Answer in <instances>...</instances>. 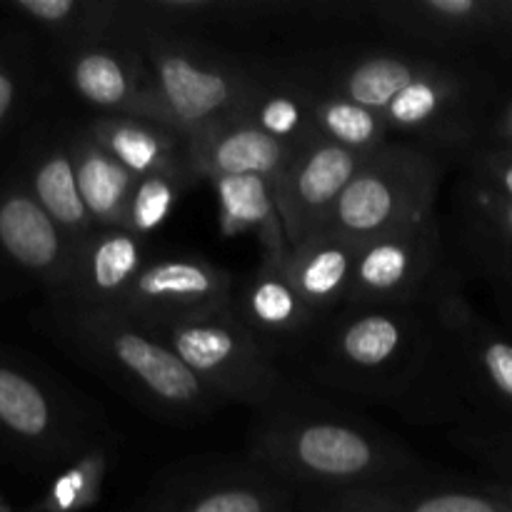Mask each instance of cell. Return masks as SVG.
<instances>
[{
  "mask_svg": "<svg viewBox=\"0 0 512 512\" xmlns=\"http://www.w3.org/2000/svg\"><path fill=\"white\" fill-rule=\"evenodd\" d=\"M248 458L303 490H350L428 473L423 460L380 425L290 390L258 410Z\"/></svg>",
  "mask_w": 512,
  "mask_h": 512,
  "instance_id": "1",
  "label": "cell"
},
{
  "mask_svg": "<svg viewBox=\"0 0 512 512\" xmlns=\"http://www.w3.org/2000/svg\"><path fill=\"white\" fill-rule=\"evenodd\" d=\"M33 323L70 358L155 418L198 423L223 405L155 330L123 310L45 300Z\"/></svg>",
  "mask_w": 512,
  "mask_h": 512,
  "instance_id": "2",
  "label": "cell"
},
{
  "mask_svg": "<svg viewBox=\"0 0 512 512\" xmlns=\"http://www.w3.org/2000/svg\"><path fill=\"white\" fill-rule=\"evenodd\" d=\"M433 330L430 295L408 305L343 308L323 320L298 360L325 388L400 410L423 375Z\"/></svg>",
  "mask_w": 512,
  "mask_h": 512,
  "instance_id": "3",
  "label": "cell"
},
{
  "mask_svg": "<svg viewBox=\"0 0 512 512\" xmlns=\"http://www.w3.org/2000/svg\"><path fill=\"white\" fill-rule=\"evenodd\" d=\"M430 308L433 348L400 413L413 423H453L485 405L512 410L510 340L475 315L448 270L430 293Z\"/></svg>",
  "mask_w": 512,
  "mask_h": 512,
  "instance_id": "4",
  "label": "cell"
},
{
  "mask_svg": "<svg viewBox=\"0 0 512 512\" xmlns=\"http://www.w3.org/2000/svg\"><path fill=\"white\" fill-rule=\"evenodd\" d=\"M100 448V418L63 378L0 343V463L48 473Z\"/></svg>",
  "mask_w": 512,
  "mask_h": 512,
  "instance_id": "5",
  "label": "cell"
},
{
  "mask_svg": "<svg viewBox=\"0 0 512 512\" xmlns=\"http://www.w3.org/2000/svg\"><path fill=\"white\" fill-rule=\"evenodd\" d=\"M133 28L165 125L185 138L245 115L263 90L248 70L180 38L173 28L135 18Z\"/></svg>",
  "mask_w": 512,
  "mask_h": 512,
  "instance_id": "6",
  "label": "cell"
},
{
  "mask_svg": "<svg viewBox=\"0 0 512 512\" xmlns=\"http://www.w3.org/2000/svg\"><path fill=\"white\" fill-rule=\"evenodd\" d=\"M443 160L428 148L388 140L365 158L320 233L363 245L435 215Z\"/></svg>",
  "mask_w": 512,
  "mask_h": 512,
  "instance_id": "7",
  "label": "cell"
},
{
  "mask_svg": "<svg viewBox=\"0 0 512 512\" xmlns=\"http://www.w3.org/2000/svg\"><path fill=\"white\" fill-rule=\"evenodd\" d=\"M158 335L223 405L263 410L295 390L280 360L250 333L230 303L200 318L168 325Z\"/></svg>",
  "mask_w": 512,
  "mask_h": 512,
  "instance_id": "8",
  "label": "cell"
},
{
  "mask_svg": "<svg viewBox=\"0 0 512 512\" xmlns=\"http://www.w3.org/2000/svg\"><path fill=\"white\" fill-rule=\"evenodd\" d=\"M298 490L250 458L170 465L128 512H295Z\"/></svg>",
  "mask_w": 512,
  "mask_h": 512,
  "instance_id": "9",
  "label": "cell"
},
{
  "mask_svg": "<svg viewBox=\"0 0 512 512\" xmlns=\"http://www.w3.org/2000/svg\"><path fill=\"white\" fill-rule=\"evenodd\" d=\"M445 270L443 230L435 213L360 245L345 308L418 303L428 298Z\"/></svg>",
  "mask_w": 512,
  "mask_h": 512,
  "instance_id": "10",
  "label": "cell"
},
{
  "mask_svg": "<svg viewBox=\"0 0 512 512\" xmlns=\"http://www.w3.org/2000/svg\"><path fill=\"white\" fill-rule=\"evenodd\" d=\"M58 58L73 93L100 115H128L165 125L130 15L110 38L58 50Z\"/></svg>",
  "mask_w": 512,
  "mask_h": 512,
  "instance_id": "11",
  "label": "cell"
},
{
  "mask_svg": "<svg viewBox=\"0 0 512 512\" xmlns=\"http://www.w3.org/2000/svg\"><path fill=\"white\" fill-rule=\"evenodd\" d=\"M235 285L238 280L228 270L198 255L153 258L140 270L118 310L158 333L225 308L233 300Z\"/></svg>",
  "mask_w": 512,
  "mask_h": 512,
  "instance_id": "12",
  "label": "cell"
},
{
  "mask_svg": "<svg viewBox=\"0 0 512 512\" xmlns=\"http://www.w3.org/2000/svg\"><path fill=\"white\" fill-rule=\"evenodd\" d=\"M368 155L310 133L293 148L273 195L290 248L320 233Z\"/></svg>",
  "mask_w": 512,
  "mask_h": 512,
  "instance_id": "13",
  "label": "cell"
},
{
  "mask_svg": "<svg viewBox=\"0 0 512 512\" xmlns=\"http://www.w3.org/2000/svg\"><path fill=\"white\" fill-rule=\"evenodd\" d=\"M75 245L35 203L33 195L8 173H0V273L40 288L45 298L68 278Z\"/></svg>",
  "mask_w": 512,
  "mask_h": 512,
  "instance_id": "14",
  "label": "cell"
},
{
  "mask_svg": "<svg viewBox=\"0 0 512 512\" xmlns=\"http://www.w3.org/2000/svg\"><path fill=\"white\" fill-rule=\"evenodd\" d=\"M298 512H510L488 485L423 473L350 490H303Z\"/></svg>",
  "mask_w": 512,
  "mask_h": 512,
  "instance_id": "15",
  "label": "cell"
},
{
  "mask_svg": "<svg viewBox=\"0 0 512 512\" xmlns=\"http://www.w3.org/2000/svg\"><path fill=\"white\" fill-rule=\"evenodd\" d=\"M10 175L28 190L35 203L53 218V223L78 248L95 233L88 210L78 190L73 158L68 148V130L35 125L15 148Z\"/></svg>",
  "mask_w": 512,
  "mask_h": 512,
  "instance_id": "16",
  "label": "cell"
},
{
  "mask_svg": "<svg viewBox=\"0 0 512 512\" xmlns=\"http://www.w3.org/2000/svg\"><path fill=\"white\" fill-rule=\"evenodd\" d=\"M230 305L278 360L298 358L325 320L303 303L283 265L260 263L248 278L238 280Z\"/></svg>",
  "mask_w": 512,
  "mask_h": 512,
  "instance_id": "17",
  "label": "cell"
},
{
  "mask_svg": "<svg viewBox=\"0 0 512 512\" xmlns=\"http://www.w3.org/2000/svg\"><path fill=\"white\" fill-rule=\"evenodd\" d=\"M145 263V238L125 228L95 230L75 248L63 288L45 300L75 308H120Z\"/></svg>",
  "mask_w": 512,
  "mask_h": 512,
  "instance_id": "18",
  "label": "cell"
},
{
  "mask_svg": "<svg viewBox=\"0 0 512 512\" xmlns=\"http://www.w3.org/2000/svg\"><path fill=\"white\" fill-rule=\"evenodd\" d=\"M293 148L295 145L260 130L248 113L188 138V158L195 180L260 178L270 188H275L283 175Z\"/></svg>",
  "mask_w": 512,
  "mask_h": 512,
  "instance_id": "19",
  "label": "cell"
},
{
  "mask_svg": "<svg viewBox=\"0 0 512 512\" xmlns=\"http://www.w3.org/2000/svg\"><path fill=\"white\" fill-rule=\"evenodd\" d=\"M85 128L135 178L170 173L195 180L188 138L170 125L128 115H98Z\"/></svg>",
  "mask_w": 512,
  "mask_h": 512,
  "instance_id": "20",
  "label": "cell"
},
{
  "mask_svg": "<svg viewBox=\"0 0 512 512\" xmlns=\"http://www.w3.org/2000/svg\"><path fill=\"white\" fill-rule=\"evenodd\" d=\"M358 250V243L333 233H315L290 248L283 270L315 315L330 318L345 308Z\"/></svg>",
  "mask_w": 512,
  "mask_h": 512,
  "instance_id": "21",
  "label": "cell"
},
{
  "mask_svg": "<svg viewBox=\"0 0 512 512\" xmlns=\"http://www.w3.org/2000/svg\"><path fill=\"white\" fill-rule=\"evenodd\" d=\"M388 28L433 45H453L478 38L500 23L505 5L488 0H410V3L373 5Z\"/></svg>",
  "mask_w": 512,
  "mask_h": 512,
  "instance_id": "22",
  "label": "cell"
},
{
  "mask_svg": "<svg viewBox=\"0 0 512 512\" xmlns=\"http://www.w3.org/2000/svg\"><path fill=\"white\" fill-rule=\"evenodd\" d=\"M463 105L465 80L445 65L435 63L428 73L395 95L393 103L383 110V120L390 133L448 143Z\"/></svg>",
  "mask_w": 512,
  "mask_h": 512,
  "instance_id": "23",
  "label": "cell"
},
{
  "mask_svg": "<svg viewBox=\"0 0 512 512\" xmlns=\"http://www.w3.org/2000/svg\"><path fill=\"white\" fill-rule=\"evenodd\" d=\"M68 148L90 223L95 225V230L125 228L130 195L138 178L128 168H123L88 133L85 125L78 130H68Z\"/></svg>",
  "mask_w": 512,
  "mask_h": 512,
  "instance_id": "24",
  "label": "cell"
},
{
  "mask_svg": "<svg viewBox=\"0 0 512 512\" xmlns=\"http://www.w3.org/2000/svg\"><path fill=\"white\" fill-rule=\"evenodd\" d=\"M5 10L38 28L55 50L110 38L130 15V5L115 0H13Z\"/></svg>",
  "mask_w": 512,
  "mask_h": 512,
  "instance_id": "25",
  "label": "cell"
},
{
  "mask_svg": "<svg viewBox=\"0 0 512 512\" xmlns=\"http://www.w3.org/2000/svg\"><path fill=\"white\" fill-rule=\"evenodd\" d=\"M210 183L218 195L220 225L225 235H255L263 248L260 263L285 265L290 245L285 238L273 188L260 178H218Z\"/></svg>",
  "mask_w": 512,
  "mask_h": 512,
  "instance_id": "26",
  "label": "cell"
},
{
  "mask_svg": "<svg viewBox=\"0 0 512 512\" xmlns=\"http://www.w3.org/2000/svg\"><path fill=\"white\" fill-rule=\"evenodd\" d=\"M433 65L435 60L418 58V55H360L335 73L328 90L383 115V110L393 103L395 95L403 93L413 80L428 73Z\"/></svg>",
  "mask_w": 512,
  "mask_h": 512,
  "instance_id": "27",
  "label": "cell"
},
{
  "mask_svg": "<svg viewBox=\"0 0 512 512\" xmlns=\"http://www.w3.org/2000/svg\"><path fill=\"white\" fill-rule=\"evenodd\" d=\"M40 63L33 38L20 25L0 20V145L38 98Z\"/></svg>",
  "mask_w": 512,
  "mask_h": 512,
  "instance_id": "28",
  "label": "cell"
},
{
  "mask_svg": "<svg viewBox=\"0 0 512 512\" xmlns=\"http://www.w3.org/2000/svg\"><path fill=\"white\" fill-rule=\"evenodd\" d=\"M310 123L315 133L360 155H370L390 138L383 115L333 90L310 93Z\"/></svg>",
  "mask_w": 512,
  "mask_h": 512,
  "instance_id": "29",
  "label": "cell"
},
{
  "mask_svg": "<svg viewBox=\"0 0 512 512\" xmlns=\"http://www.w3.org/2000/svg\"><path fill=\"white\" fill-rule=\"evenodd\" d=\"M248 115L260 130L290 145H298L315 133L310 123V93L303 90L263 88L250 105Z\"/></svg>",
  "mask_w": 512,
  "mask_h": 512,
  "instance_id": "30",
  "label": "cell"
},
{
  "mask_svg": "<svg viewBox=\"0 0 512 512\" xmlns=\"http://www.w3.org/2000/svg\"><path fill=\"white\" fill-rule=\"evenodd\" d=\"M190 183H195V180L170 173L138 178L133 195H130L125 230L148 240V235H153L170 218L180 195Z\"/></svg>",
  "mask_w": 512,
  "mask_h": 512,
  "instance_id": "31",
  "label": "cell"
},
{
  "mask_svg": "<svg viewBox=\"0 0 512 512\" xmlns=\"http://www.w3.org/2000/svg\"><path fill=\"white\" fill-rule=\"evenodd\" d=\"M105 473V450L98 448L65 468L48 493L30 512H80L100 498Z\"/></svg>",
  "mask_w": 512,
  "mask_h": 512,
  "instance_id": "32",
  "label": "cell"
},
{
  "mask_svg": "<svg viewBox=\"0 0 512 512\" xmlns=\"http://www.w3.org/2000/svg\"><path fill=\"white\" fill-rule=\"evenodd\" d=\"M463 208L475 238L512 253V203L475 178L465 188Z\"/></svg>",
  "mask_w": 512,
  "mask_h": 512,
  "instance_id": "33",
  "label": "cell"
},
{
  "mask_svg": "<svg viewBox=\"0 0 512 512\" xmlns=\"http://www.w3.org/2000/svg\"><path fill=\"white\" fill-rule=\"evenodd\" d=\"M480 178L488 188L512 203V153H493L478 160Z\"/></svg>",
  "mask_w": 512,
  "mask_h": 512,
  "instance_id": "34",
  "label": "cell"
},
{
  "mask_svg": "<svg viewBox=\"0 0 512 512\" xmlns=\"http://www.w3.org/2000/svg\"><path fill=\"white\" fill-rule=\"evenodd\" d=\"M488 490L495 495V498L503 500V503L508 505L512 512V485H503V488H493V485H488Z\"/></svg>",
  "mask_w": 512,
  "mask_h": 512,
  "instance_id": "35",
  "label": "cell"
},
{
  "mask_svg": "<svg viewBox=\"0 0 512 512\" xmlns=\"http://www.w3.org/2000/svg\"><path fill=\"white\" fill-rule=\"evenodd\" d=\"M505 130H508V135L512 138V105L508 108V113H505Z\"/></svg>",
  "mask_w": 512,
  "mask_h": 512,
  "instance_id": "36",
  "label": "cell"
}]
</instances>
